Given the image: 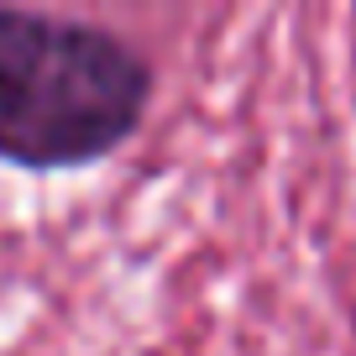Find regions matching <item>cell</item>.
<instances>
[{"instance_id":"2","label":"cell","mask_w":356,"mask_h":356,"mask_svg":"<svg viewBox=\"0 0 356 356\" xmlns=\"http://www.w3.org/2000/svg\"><path fill=\"white\" fill-rule=\"evenodd\" d=\"M351 22H356V16H351ZM351 42H356V37H351ZM351 58H356V47H351Z\"/></svg>"},{"instance_id":"1","label":"cell","mask_w":356,"mask_h":356,"mask_svg":"<svg viewBox=\"0 0 356 356\" xmlns=\"http://www.w3.org/2000/svg\"><path fill=\"white\" fill-rule=\"evenodd\" d=\"M152 68L95 22L0 6V157L16 168H84L136 136Z\"/></svg>"}]
</instances>
